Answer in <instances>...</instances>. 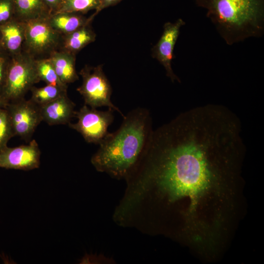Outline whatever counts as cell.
I'll return each mask as SVG.
<instances>
[{
    "mask_svg": "<svg viewBox=\"0 0 264 264\" xmlns=\"http://www.w3.org/2000/svg\"><path fill=\"white\" fill-rule=\"evenodd\" d=\"M145 108L134 109L123 117L120 127L99 144L91 162L96 169L116 177L130 176L143 155L154 130Z\"/></svg>",
    "mask_w": 264,
    "mask_h": 264,
    "instance_id": "6da1fadb",
    "label": "cell"
},
{
    "mask_svg": "<svg viewBox=\"0 0 264 264\" xmlns=\"http://www.w3.org/2000/svg\"><path fill=\"white\" fill-rule=\"evenodd\" d=\"M229 45L264 33V0H195Z\"/></svg>",
    "mask_w": 264,
    "mask_h": 264,
    "instance_id": "7a4b0ae2",
    "label": "cell"
},
{
    "mask_svg": "<svg viewBox=\"0 0 264 264\" xmlns=\"http://www.w3.org/2000/svg\"><path fill=\"white\" fill-rule=\"evenodd\" d=\"M39 81L36 59L22 51L10 57L0 97L7 104L24 98L27 92Z\"/></svg>",
    "mask_w": 264,
    "mask_h": 264,
    "instance_id": "3957f363",
    "label": "cell"
},
{
    "mask_svg": "<svg viewBox=\"0 0 264 264\" xmlns=\"http://www.w3.org/2000/svg\"><path fill=\"white\" fill-rule=\"evenodd\" d=\"M47 18H40L24 22L22 51L35 59L48 58L60 49L62 36L51 26Z\"/></svg>",
    "mask_w": 264,
    "mask_h": 264,
    "instance_id": "277c9868",
    "label": "cell"
},
{
    "mask_svg": "<svg viewBox=\"0 0 264 264\" xmlns=\"http://www.w3.org/2000/svg\"><path fill=\"white\" fill-rule=\"evenodd\" d=\"M82 78L81 85L77 91L83 97L85 104L95 108L105 106L125 115L111 101L112 88L106 76L103 65L92 66L86 65L79 72Z\"/></svg>",
    "mask_w": 264,
    "mask_h": 264,
    "instance_id": "5b68a950",
    "label": "cell"
},
{
    "mask_svg": "<svg viewBox=\"0 0 264 264\" xmlns=\"http://www.w3.org/2000/svg\"><path fill=\"white\" fill-rule=\"evenodd\" d=\"M114 111L110 108L100 111L84 104L75 111L77 122L69 123V126L79 132L88 143L99 144L109 133L108 128L114 120Z\"/></svg>",
    "mask_w": 264,
    "mask_h": 264,
    "instance_id": "8992f818",
    "label": "cell"
},
{
    "mask_svg": "<svg viewBox=\"0 0 264 264\" xmlns=\"http://www.w3.org/2000/svg\"><path fill=\"white\" fill-rule=\"evenodd\" d=\"M6 110L14 136L24 139L30 138L42 122L40 107L30 99L24 98L9 103Z\"/></svg>",
    "mask_w": 264,
    "mask_h": 264,
    "instance_id": "52a82bcc",
    "label": "cell"
},
{
    "mask_svg": "<svg viewBox=\"0 0 264 264\" xmlns=\"http://www.w3.org/2000/svg\"><path fill=\"white\" fill-rule=\"evenodd\" d=\"M185 22L181 18L174 22H167L163 25L162 34L152 49V56L156 59L165 69L166 75L172 82L180 83L179 77L174 73L172 62L175 58L174 49L180 34L181 27Z\"/></svg>",
    "mask_w": 264,
    "mask_h": 264,
    "instance_id": "ba28073f",
    "label": "cell"
},
{
    "mask_svg": "<svg viewBox=\"0 0 264 264\" xmlns=\"http://www.w3.org/2000/svg\"><path fill=\"white\" fill-rule=\"evenodd\" d=\"M41 152L35 140L29 144L5 147L0 151V168L29 171L38 168Z\"/></svg>",
    "mask_w": 264,
    "mask_h": 264,
    "instance_id": "9c48e42d",
    "label": "cell"
},
{
    "mask_svg": "<svg viewBox=\"0 0 264 264\" xmlns=\"http://www.w3.org/2000/svg\"><path fill=\"white\" fill-rule=\"evenodd\" d=\"M75 103L65 93L52 101L39 106L42 120L49 125L69 124L74 117Z\"/></svg>",
    "mask_w": 264,
    "mask_h": 264,
    "instance_id": "30bf717a",
    "label": "cell"
},
{
    "mask_svg": "<svg viewBox=\"0 0 264 264\" xmlns=\"http://www.w3.org/2000/svg\"><path fill=\"white\" fill-rule=\"evenodd\" d=\"M3 47L6 53L10 56L22 51L25 37V24L22 22L13 19L0 26Z\"/></svg>",
    "mask_w": 264,
    "mask_h": 264,
    "instance_id": "8fae6325",
    "label": "cell"
},
{
    "mask_svg": "<svg viewBox=\"0 0 264 264\" xmlns=\"http://www.w3.org/2000/svg\"><path fill=\"white\" fill-rule=\"evenodd\" d=\"M89 22L74 31L62 36L59 50L76 55L95 41L96 34Z\"/></svg>",
    "mask_w": 264,
    "mask_h": 264,
    "instance_id": "7c38bea8",
    "label": "cell"
},
{
    "mask_svg": "<svg viewBox=\"0 0 264 264\" xmlns=\"http://www.w3.org/2000/svg\"><path fill=\"white\" fill-rule=\"evenodd\" d=\"M61 81L67 85L79 79L75 68L76 55L58 50L48 57Z\"/></svg>",
    "mask_w": 264,
    "mask_h": 264,
    "instance_id": "4fadbf2b",
    "label": "cell"
},
{
    "mask_svg": "<svg viewBox=\"0 0 264 264\" xmlns=\"http://www.w3.org/2000/svg\"><path fill=\"white\" fill-rule=\"evenodd\" d=\"M51 26L62 36L68 34L89 22L93 19L83 14L73 12H59L50 15L48 17Z\"/></svg>",
    "mask_w": 264,
    "mask_h": 264,
    "instance_id": "5bb4252c",
    "label": "cell"
},
{
    "mask_svg": "<svg viewBox=\"0 0 264 264\" xmlns=\"http://www.w3.org/2000/svg\"><path fill=\"white\" fill-rule=\"evenodd\" d=\"M15 7V17L17 20L26 22L40 18H45L51 13L43 0H13Z\"/></svg>",
    "mask_w": 264,
    "mask_h": 264,
    "instance_id": "9a60e30c",
    "label": "cell"
},
{
    "mask_svg": "<svg viewBox=\"0 0 264 264\" xmlns=\"http://www.w3.org/2000/svg\"><path fill=\"white\" fill-rule=\"evenodd\" d=\"M67 88L55 86L50 85L41 87H33L30 91V100L39 106L46 104L65 93H67Z\"/></svg>",
    "mask_w": 264,
    "mask_h": 264,
    "instance_id": "2e32d148",
    "label": "cell"
},
{
    "mask_svg": "<svg viewBox=\"0 0 264 264\" xmlns=\"http://www.w3.org/2000/svg\"><path fill=\"white\" fill-rule=\"evenodd\" d=\"M36 64L40 81L46 85L67 88V85L63 84L59 78L49 58L36 59Z\"/></svg>",
    "mask_w": 264,
    "mask_h": 264,
    "instance_id": "e0dca14e",
    "label": "cell"
},
{
    "mask_svg": "<svg viewBox=\"0 0 264 264\" xmlns=\"http://www.w3.org/2000/svg\"><path fill=\"white\" fill-rule=\"evenodd\" d=\"M99 4V0H64L56 13L73 12L84 14L90 10H95Z\"/></svg>",
    "mask_w": 264,
    "mask_h": 264,
    "instance_id": "ac0fdd59",
    "label": "cell"
},
{
    "mask_svg": "<svg viewBox=\"0 0 264 264\" xmlns=\"http://www.w3.org/2000/svg\"><path fill=\"white\" fill-rule=\"evenodd\" d=\"M14 136L8 114L5 108H0V151L6 147L9 140Z\"/></svg>",
    "mask_w": 264,
    "mask_h": 264,
    "instance_id": "d6986e66",
    "label": "cell"
},
{
    "mask_svg": "<svg viewBox=\"0 0 264 264\" xmlns=\"http://www.w3.org/2000/svg\"><path fill=\"white\" fill-rule=\"evenodd\" d=\"M15 17V7L13 0H0V26Z\"/></svg>",
    "mask_w": 264,
    "mask_h": 264,
    "instance_id": "ffe728a7",
    "label": "cell"
},
{
    "mask_svg": "<svg viewBox=\"0 0 264 264\" xmlns=\"http://www.w3.org/2000/svg\"><path fill=\"white\" fill-rule=\"evenodd\" d=\"M10 57L7 53L0 54V96L4 86Z\"/></svg>",
    "mask_w": 264,
    "mask_h": 264,
    "instance_id": "44dd1931",
    "label": "cell"
},
{
    "mask_svg": "<svg viewBox=\"0 0 264 264\" xmlns=\"http://www.w3.org/2000/svg\"><path fill=\"white\" fill-rule=\"evenodd\" d=\"M123 0H99V4L97 8L90 17L93 19L102 10L108 7L114 6Z\"/></svg>",
    "mask_w": 264,
    "mask_h": 264,
    "instance_id": "7402d4cb",
    "label": "cell"
},
{
    "mask_svg": "<svg viewBox=\"0 0 264 264\" xmlns=\"http://www.w3.org/2000/svg\"><path fill=\"white\" fill-rule=\"evenodd\" d=\"M64 0H43L49 10L51 14L56 13Z\"/></svg>",
    "mask_w": 264,
    "mask_h": 264,
    "instance_id": "603a6c76",
    "label": "cell"
},
{
    "mask_svg": "<svg viewBox=\"0 0 264 264\" xmlns=\"http://www.w3.org/2000/svg\"><path fill=\"white\" fill-rule=\"evenodd\" d=\"M3 53H6L5 51V50L3 47L1 35L0 32V54H3Z\"/></svg>",
    "mask_w": 264,
    "mask_h": 264,
    "instance_id": "cb8c5ba5",
    "label": "cell"
},
{
    "mask_svg": "<svg viewBox=\"0 0 264 264\" xmlns=\"http://www.w3.org/2000/svg\"><path fill=\"white\" fill-rule=\"evenodd\" d=\"M7 104V103L3 99L0 97V108H4Z\"/></svg>",
    "mask_w": 264,
    "mask_h": 264,
    "instance_id": "d4e9b609",
    "label": "cell"
}]
</instances>
